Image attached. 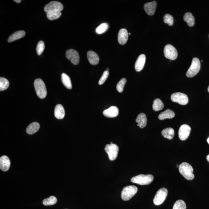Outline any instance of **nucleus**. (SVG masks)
I'll list each match as a JSON object with an SVG mask.
<instances>
[{
    "mask_svg": "<svg viewBox=\"0 0 209 209\" xmlns=\"http://www.w3.org/2000/svg\"><path fill=\"white\" fill-rule=\"evenodd\" d=\"M157 3L155 1L146 3L144 4V8L148 15L152 16L155 14L156 9Z\"/></svg>",
    "mask_w": 209,
    "mask_h": 209,
    "instance_id": "nucleus-15",
    "label": "nucleus"
},
{
    "mask_svg": "<svg viewBox=\"0 0 209 209\" xmlns=\"http://www.w3.org/2000/svg\"><path fill=\"white\" fill-rule=\"evenodd\" d=\"M57 202V198L54 196H51L49 198L45 199L43 201V205L46 206L54 205Z\"/></svg>",
    "mask_w": 209,
    "mask_h": 209,
    "instance_id": "nucleus-30",
    "label": "nucleus"
},
{
    "mask_svg": "<svg viewBox=\"0 0 209 209\" xmlns=\"http://www.w3.org/2000/svg\"><path fill=\"white\" fill-rule=\"evenodd\" d=\"M131 33H129V35H131Z\"/></svg>",
    "mask_w": 209,
    "mask_h": 209,
    "instance_id": "nucleus-43",
    "label": "nucleus"
},
{
    "mask_svg": "<svg viewBox=\"0 0 209 209\" xmlns=\"http://www.w3.org/2000/svg\"><path fill=\"white\" fill-rule=\"evenodd\" d=\"M113 144V143H112V142H111L110 143V144Z\"/></svg>",
    "mask_w": 209,
    "mask_h": 209,
    "instance_id": "nucleus-42",
    "label": "nucleus"
},
{
    "mask_svg": "<svg viewBox=\"0 0 209 209\" xmlns=\"http://www.w3.org/2000/svg\"><path fill=\"white\" fill-rule=\"evenodd\" d=\"M61 16V11L58 10H53L48 11L46 12V16L49 20H57Z\"/></svg>",
    "mask_w": 209,
    "mask_h": 209,
    "instance_id": "nucleus-24",
    "label": "nucleus"
},
{
    "mask_svg": "<svg viewBox=\"0 0 209 209\" xmlns=\"http://www.w3.org/2000/svg\"><path fill=\"white\" fill-rule=\"evenodd\" d=\"M25 32L24 31H18L14 32L9 36L7 40L8 42L11 43L20 39L25 36Z\"/></svg>",
    "mask_w": 209,
    "mask_h": 209,
    "instance_id": "nucleus-21",
    "label": "nucleus"
},
{
    "mask_svg": "<svg viewBox=\"0 0 209 209\" xmlns=\"http://www.w3.org/2000/svg\"><path fill=\"white\" fill-rule=\"evenodd\" d=\"M146 61V56L144 54H141L138 57L135 64V69L136 71H141L143 68Z\"/></svg>",
    "mask_w": 209,
    "mask_h": 209,
    "instance_id": "nucleus-17",
    "label": "nucleus"
},
{
    "mask_svg": "<svg viewBox=\"0 0 209 209\" xmlns=\"http://www.w3.org/2000/svg\"><path fill=\"white\" fill-rule=\"evenodd\" d=\"M87 58L90 63L93 65H97L99 62V57L96 53L93 51L87 52Z\"/></svg>",
    "mask_w": 209,
    "mask_h": 209,
    "instance_id": "nucleus-18",
    "label": "nucleus"
},
{
    "mask_svg": "<svg viewBox=\"0 0 209 209\" xmlns=\"http://www.w3.org/2000/svg\"><path fill=\"white\" fill-rule=\"evenodd\" d=\"M164 107V104L160 99L155 100L153 104V109L155 111H158L162 110Z\"/></svg>",
    "mask_w": 209,
    "mask_h": 209,
    "instance_id": "nucleus-28",
    "label": "nucleus"
},
{
    "mask_svg": "<svg viewBox=\"0 0 209 209\" xmlns=\"http://www.w3.org/2000/svg\"><path fill=\"white\" fill-rule=\"evenodd\" d=\"M164 54L166 58L175 60L177 58L178 52L176 48L170 44L167 45L164 49Z\"/></svg>",
    "mask_w": 209,
    "mask_h": 209,
    "instance_id": "nucleus-8",
    "label": "nucleus"
},
{
    "mask_svg": "<svg viewBox=\"0 0 209 209\" xmlns=\"http://www.w3.org/2000/svg\"><path fill=\"white\" fill-rule=\"evenodd\" d=\"M136 122L138 123V126H139L140 128H144L147 124V119L146 115L144 113L140 114L137 117Z\"/></svg>",
    "mask_w": 209,
    "mask_h": 209,
    "instance_id": "nucleus-20",
    "label": "nucleus"
},
{
    "mask_svg": "<svg viewBox=\"0 0 209 209\" xmlns=\"http://www.w3.org/2000/svg\"><path fill=\"white\" fill-rule=\"evenodd\" d=\"M162 134L164 137L168 139H173L174 135V131L172 128H167L162 132Z\"/></svg>",
    "mask_w": 209,
    "mask_h": 209,
    "instance_id": "nucleus-26",
    "label": "nucleus"
},
{
    "mask_svg": "<svg viewBox=\"0 0 209 209\" xmlns=\"http://www.w3.org/2000/svg\"><path fill=\"white\" fill-rule=\"evenodd\" d=\"M184 20L187 22L188 25L190 27L193 26L195 24V19L191 12H187L185 14Z\"/></svg>",
    "mask_w": 209,
    "mask_h": 209,
    "instance_id": "nucleus-25",
    "label": "nucleus"
},
{
    "mask_svg": "<svg viewBox=\"0 0 209 209\" xmlns=\"http://www.w3.org/2000/svg\"><path fill=\"white\" fill-rule=\"evenodd\" d=\"M207 160H208V161L209 162V155H208V156H207Z\"/></svg>",
    "mask_w": 209,
    "mask_h": 209,
    "instance_id": "nucleus-38",
    "label": "nucleus"
},
{
    "mask_svg": "<svg viewBox=\"0 0 209 209\" xmlns=\"http://www.w3.org/2000/svg\"><path fill=\"white\" fill-rule=\"evenodd\" d=\"M40 128L39 124L36 122H34L28 125L27 129V132L29 134H33L39 130Z\"/></svg>",
    "mask_w": 209,
    "mask_h": 209,
    "instance_id": "nucleus-23",
    "label": "nucleus"
},
{
    "mask_svg": "<svg viewBox=\"0 0 209 209\" xmlns=\"http://www.w3.org/2000/svg\"><path fill=\"white\" fill-rule=\"evenodd\" d=\"M153 176L151 174H140L131 178L132 182L140 185H145L151 184L153 181Z\"/></svg>",
    "mask_w": 209,
    "mask_h": 209,
    "instance_id": "nucleus-3",
    "label": "nucleus"
},
{
    "mask_svg": "<svg viewBox=\"0 0 209 209\" xmlns=\"http://www.w3.org/2000/svg\"><path fill=\"white\" fill-rule=\"evenodd\" d=\"M45 48V43L42 41L38 42L36 48L37 54L38 56L41 55L44 51Z\"/></svg>",
    "mask_w": 209,
    "mask_h": 209,
    "instance_id": "nucleus-34",
    "label": "nucleus"
},
{
    "mask_svg": "<svg viewBox=\"0 0 209 209\" xmlns=\"http://www.w3.org/2000/svg\"><path fill=\"white\" fill-rule=\"evenodd\" d=\"M109 68H107V70H107V71H109Z\"/></svg>",
    "mask_w": 209,
    "mask_h": 209,
    "instance_id": "nucleus-40",
    "label": "nucleus"
},
{
    "mask_svg": "<svg viewBox=\"0 0 209 209\" xmlns=\"http://www.w3.org/2000/svg\"><path fill=\"white\" fill-rule=\"evenodd\" d=\"M65 112L63 107L61 104L56 106L54 110V115L56 118L62 119L65 116Z\"/></svg>",
    "mask_w": 209,
    "mask_h": 209,
    "instance_id": "nucleus-19",
    "label": "nucleus"
},
{
    "mask_svg": "<svg viewBox=\"0 0 209 209\" xmlns=\"http://www.w3.org/2000/svg\"><path fill=\"white\" fill-rule=\"evenodd\" d=\"M126 83V79L124 78L122 79L118 83H117L116 88L117 91H118L119 92L122 93V92H123L124 88L125 85Z\"/></svg>",
    "mask_w": 209,
    "mask_h": 209,
    "instance_id": "nucleus-33",
    "label": "nucleus"
},
{
    "mask_svg": "<svg viewBox=\"0 0 209 209\" xmlns=\"http://www.w3.org/2000/svg\"><path fill=\"white\" fill-rule=\"evenodd\" d=\"M109 75V72L107 70H105L103 74L101 77V78L100 80L99 84V85H102L105 82L106 80H107Z\"/></svg>",
    "mask_w": 209,
    "mask_h": 209,
    "instance_id": "nucleus-36",
    "label": "nucleus"
},
{
    "mask_svg": "<svg viewBox=\"0 0 209 209\" xmlns=\"http://www.w3.org/2000/svg\"><path fill=\"white\" fill-rule=\"evenodd\" d=\"M171 99L173 102L177 103L181 105H186L189 102L187 95L180 92L175 93L172 94Z\"/></svg>",
    "mask_w": 209,
    "mask_h": 209,
    "instance_id": "nucleus-9",
    "label": "nucleus"
},
{
    "mask_svg": "<svg viewBox=\"0 0 209 209\" xmlns=\"http://www.w3.org/2000/svg\"><path fill=\"white\" fill-rule=\"evenodd\" d=\"M208 92H209V86L208 87Z\"/></svg>",
    "mask_w": 209,
    "mask_h": 209,
    "instance_id": "nucleus-41",
    "label": "nucleus"
},
{
    "mask_svg": "<svg viewBox=\"0 0 209 209\" xmlns=\"http://www.w3.org/2000/svg\"><path fill=\"white\" fill-rule=\"evenodd\" d=\"M14 1L17 3H19L21 2V0H14Z\"/></svg>",
    "mask_w": 209,
    "mask_h": 209,
    "instance_id": "nucleus-37",
    "label": "nucleus"
},
{
    "mask_svg": "<svg viewBox=\"0 0 209 209\" xmlns=\"http://www.w3.org/2000/svg\"><path fill=\"white\" fill-rule=\"evenodd\" d=\"M207 142L209 144V138H208V139L207 140Z\"/></svg>",
    "mask_w": 209,
    "mask_h": 209,
    "instance_id": "nucleus-39",
    "label": "nucleus"
},
{
    "mask_svg": "<svg viewBox=\"0 0 209 209\" xmlns=\"http://www.w3.org/2000/svg\"><path fill=\"white\" fill-rule=\"evenodd\" d=\"M138 188L134 186H128L124 188L121 192V198L123 200L127 201L130 200L136 194Z\"/></svg>",
    "mask_w": 209,
    "mask_h": 209,
    "instance_id": "nucleus-5",
    "label": "nucleus"
},
{
    "mask_svg": "<svg viewBox=\"0 0 209 209\" xmlns=\"http://www.w3.org/2000/svg\"><path fill=\"white\" fill-rule=\"evenodd\" d=\"M108 28V24L107 23H103L96 28V32L99 34H101L107 31Z\"/></svg>",
    "mask_w": 209,
    "mask_h": 209,
    "instance_id": "nucleus-32",
    "label": "nucleus"
},
{
    "mask_svg": "<svg viewBox=\"0 0 209 209\" xmlns=\"http://www.w3.org/2000/svg\"><path fill=\"white\" fill-rule=\"evenodd\" d=\"M9 85L8 80L3 77L0 78V91L6 90L9 87Z\"/></svg>",
    "mask_w": 209,
    "mask_h": 209,
    "instance_id": "nucleus-29",
    "label": "nucleus"
},
{
    "mask_svg": "<svg viewBox=\"0 0 209 209\" xmlns=\"http://www.w3.org/2000/svg\"><path fill=\"white\" fill-rule=\"evenodd\" d=\"M128 38V33L125 29H121L119 32L118 41L119 44L123 45L127 43Z\"/></svg>",
    "mask_w": 209,
    "mask_h": 209,
    "instance_id": "nucleus-16",
    "label": "nucleus"
},
{
    "mask_svg": "<svg viewBox=\"0 0 209 209\" xmlns=\"http://www.w3.org/2000/svg\"><path fill=\"white\" fill-rule=\"evenodd\" d=\"M66 57L72 64L76 65L80 62V56L77 51L73 49H69L66 53Z\"/></svg>",
    "mask_w": 209,
    "mask_h": 209,
    "instance_id": "nucleus-10",
    "label": "nucleus"
},
{
    "mask_svg": "<svg viewBox=\"0 0 209 209\" xmlns=\"http://www.w3.org/2000/svg\"><path fill=\"white\" fill-rule=\"evenodd\" d=\"M119 110L118 108L115 106H112L103 112L104 116L108 118H114L118 115Z\"/></svg>",
    "mask_w": 209,
    "mask_h": 209,
    "instance_id": "nucleus-14",
    "label": "nucleus"
},
{
    "mask_svg": "<svg viewBox=\"0 0 209 209\" xmlns=\"http://www.w3.org/2000/svg\"><path fill=\"white\" fill-rule=\"evenodd\" d=\"M164 22L165 23L168 24V25L171 26L173 25V16L169 14H166L164 16Z\"/></svg>",
    "mask_w": 209,
    "mask_h": 209,
    "instance_id": "nucleus-35",
    "label": "nucleus"
},
{
    "mask_svg": "<svg viewBox=\"0 0 209 209\" xmlns=\"http://www.w3.org/2000/svg\"><path fill=\"white\" fill-rule=\"evenodd\" d=\"M179 172L184 177L188 180H192L194 178V175L193 173V169L189 163L183 162L179 165Z\"/></svg>",
    "mask_w": 209,
    "mask_h": 209,
    "instance_id": "nucleus-1",
    "label": "nucleus"
},
{
    "mask_svg": "<svg viewBox=\"0 0 209 209\" xmlns=\"http://www.w3.org/2000/svg\"><path fill=\"white\" fill-rule=\"evenodd\" d=\"M104 150L107 153L111 161H114L117 158L119 152L118 146L115 144H108L106 145Z\"/></svg>",
    "mask_w": 209,
    "mask_h": 209,
    "instance_id": "nucleus-7",
    "label": "nucleus"
},
{
    "mask_svg": "<svg viewBox=\"0 0 209 209\" xmlns=\"http://www.w3.org/2000/svg\"><path fill=\"white\" fill-rule=\"evenodd\" d=\"M35 91L38 97L41 99L46 97L47 91L46 85L41 79H37L34 83Z\"/></svg>",
    "mask_w": 209,
    "mask_h": 209,
    "instance_id": "nucleus-2",
    "label": "nucleus"
},
{
    "mask_svg": "<svg viewBox=\"0 0 209 209\" xmlns=\"http://www.w3.org/2000/svg\"></svg>",
    "mask_w": 209,
    "mask_h": 209,
    "instance_id": "nucleus-44",
    "label": "nucleus"
},
{
    "mask_svg": "<svg viewBox=\"0 0 209 209\" xmlns=\"http://www.w3.org/2000/svg\"><path fill=\"white\" fill-rule=\"evenodd\" d=\"M191 128L189 125L186 124L182 125L178 131V137L180 139L185 141L187 139L190 133Z\"/></svg>",
    "mask_w": 209,
    "mask_h": 209,
    "instance_id": "nucleus-11",
    "label": "nucleus"
},
{
    "mask_svg": "<svg viewBox=\"0 0 209 209\" xmlns=\"http://www.w3.org/2000/svg\"><path fill=\"white\" fill-rule=\"evenodd\" d=\"M11 165L10 159L7 156L4 155L0 158V168L3 171L6 172L9 170Z\"/></svg>",
    "mask_w": 209,
    "mask_h": 209,
    "instance_id": "nucleus-13",
    "label": "nucleus"
},
{
    "mask_svg": "<svg viewBox=\"0 0 209 209\" xmlns=\"http://www.w3.org/2000/svg\"><path fill=\"white\" fill-rule=\"evenodd\" d=\"M173 209H186V205L184 201H177L173 206Z\"/></svg>",
    "mask_w": 209,
    "mask_h": 209,
    "instance_id": "nucleus-31",
    "label": "nucleus"
},
{
    "mask_svg": "<svg viewBox=\"0 0 209 209\" xmlns=\"http://www.w3.org/2000/svg\"><path fill=\"white\" fill-rule=\"evenodd\" d=\"M62 81L66 88L68 89H71L72 85L70 78L66 74L63 73L61 75Z\"/></svg>",
    "mask_w": 209,
    "mask_h": 209,
    "instance_id": "nucleus-27",
    "label": "nucleus"
},
{
    "mask_svg": "<svg viewBox=\"0 0 209 209\" xmlns=\"http://www.w3.org/2000/svg\"><path fill=\"white\" fill-rule=\"evenodd\" d=\"M201 69V62L199 59L194 57L193 59L191 66L188 69L186 75L188 78H192L197 75Z\"/></svg>",
    "mask_w": 209,
    "mask_h": 209,
    "instance_id": "nucleus-4",
    "label": "nucleus"
},
{
    "mask_svg": "<svg viewBox=\"0 0 209 209\" xmlns=\"http://www.w3.org/2000/svg\"><path fill=\"white\" fill-rule=\"evenodd\" d=\"M168 190L165 188H161L157 191L153 199V203L156 205H160L163 203L166 199Z\"/></svg>",
    "mask_w": 209,
    "mask_h": 209,
    "instance_id": "nucleus-6",
    "label": "nucleus"
},
{
    "mask_svg": "<svg viewBox=\"0 0 209 209\" xmlns=\"http://www.w3.org/2000/svg\"><path fill=\"white\" fill-rule=\"evenodd\" d=\"M174 112L170 109H167L165 111L161 113L158 116V119L163 120L167 119H172L175 117Z\"/></svg>",
    "mask_w": 209,
    "mask_h": 209,
    "instance_id": "nucleus-22",
    "label": "nucleus"
},
{
    "mask_svg": "<svg viewBox=\"0 0 209 209\" xmlns=\"http://www.w3.org/2000/svg\"><path fill=\"white\" fill-rule=\"evenodd\" d=\"M63 9V6L62 3L59 2L51 1L49 4L46 5L44 7L45 12H47L48 11L53 10H58L61 11Z\"/></svg>",
    "mask_w": 209,
    "mask_h": 209,
    "instance_id": "nucleus-12",
    "label": "nucleus"
}]
</instances>
